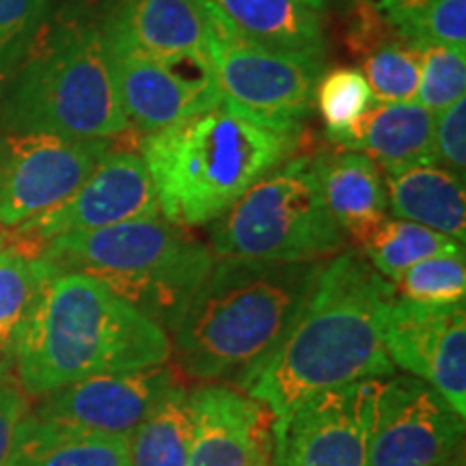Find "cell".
<instances>
[{"instance_id": "5b68a950", "label": "cell", "mask_w": 466, "mask_h": 466, "mask_svg": "<svg viewBox=\"0 0 466 466\" xmlns=\"http://www.w3.org/2000/svg\"><path fill=\"white\" fill-rule=\"evenodd\" d=\"M33 253L61 272L97 279L154 319L168 337L214 264L206 242L162 214L63 233L39 244Z\"/></svg>"}, {"instance_id": "e0dca14e", "label": "cell", "mask_w": 466, "mask_h": 466, "mask_svg": "<svg viewBox=\"0 0 466 466\" xmlns=\"http://www.w3.org/2000/svg\"><path fill=\"white\" fill-rule=\"evenodd\" d=\"M100 31L108 48L151 58L206 55L203 0H108Z\"/></svg>"}, {"instance_id": "ffe728a7", "label": "cell", "mask_w": 466, "mask_h": 466, "mask_svg": "<svg viewBox=\"0 0 466 466\" xmlns=\"http://www.w3.org/2000/svg\"><path fill=\"white\" fill-rule=\"evenodd\" d=\"M389 212L462 242L466 238L464 177L439 165H415L384 175Z\"/></svg>"}, {"instance_id": "44dd1931", "label": "cell", "mask_w": 466, "mask_h": 466, "mask_svg": "<svg viewBox=\"0 0 466 466\" xmlns=\"http://www.w3.org/2000/svg\"><path fill=\"white\" fill-rule=\"evenodd\" d=\"M229 25L266 48L288 55L324 56V25L302 0H208Z\"/></svg>"}, {"instance_id": "d6986e66", "label": "cell", "mask_w": 466, "mask_h": 466, "mask_svg": "<svg viewBox=\"0 0 466 466\" xmlns=\"http://www.w3.org/2000/svg\"><path fill=\"white\" fill-rule=\"evenodd\" d=\"M313 167L324 206L348 240L359 244L389 217L382 171L363 151H326L313 156Z\"/></svg>"}, {"instance_id": "30bf717a", "label": "cell", "mask_w": 466, "mask_h": 466, "mask_svg": "<svg viewBox=\"0 0 466 466\" xmlns=\"http://www.w3.org/2000/svg\"><path fill=\"white\" fill-rule=\"evenodd\" d=\"M110 147V141L9 132L0 141V229H15L66 201Z\"/></svg>"}, {"instance_id": "f35d334b", "label": "cell", "mask_w": 466, "mask_h": 466, "mask_svg": "<svg viewBox=\"0 0 466 466\" xmlns=\"http://www.w3.org/2000/svg\"><path fill=\"white\" fill-rule=\"evenodd\" d=\"M354 3H360V0H354Z\"/></svg>"}, {"instance_id": "ba28073f", "label": "cell", "mask_w": 466, "mask_h": 466, "mask_svg": "<svg viewBox=\"0 0 466 466\" xmlns=\"http://www.w3.org/2000/svg\"><path fill=\"white\" fill-rule=\"evenodd\" d=\"M206 55L220 106L270 127L300 137L322 78V58L266 48L238 33L208 0Z\"/></svg>"}, {"instance_id": "d590c367", "label": "cell", "mask_w": 466, "mask_h": 466, "mask_svg": "<svg viewBox=\"0 0 466 466\" xmlns=\"http://www.w3.org/2000/svg\"><path fill=\"white\" fill-rule=\"evenodd\" d=\"M302 3H307L309 7H313V9L322 11V9H324V5H326V0H302Z\"/></svg>"}, {"instance_id": "8fae6325", "label": "cell", "mask_w": 466, "mask_h": 466, "mask_svg": "<svg viewBox=\"0 0 466 466\" xmlns=\"http://www.w3.org/2000/svg\"><path fill=\"white\" fill-rule=\"evenodd\" d=\"M464 417L415 376L384 380L365 466H450L460 462Z\"/></svg>"}, {"instance_id": "e575fe53", "label": "cell", "mask_w": 466, "mask_h": 466, "mask_svg": "<svg viewBox=\"0 0 466 466\" xmlns=\"http://www.w3.org/2000/svg\"><path fill=\"white\" fill-rule=\"evenodd\" d=\"M9 365H11V359L5 357L3 352H0V384L5 382V378L9 374Z\"/></svg>"}, {"instance_id": "d4e9b609", "label": "cell", "mask_w": 466, "mask_h": 466, "mask_svg": "<svg viewBox=\"0 0 466 466\" xmlns=\"http://www.w3.org/2000/svg\"><path fill=\"white\" fill-rule=\"evenodd\" d=\"M52 272L55 266L20 242L0 248V352L5 357L11 359L17 330Z\"/></svg>"}, {"instance_id": "74e56055", "label": "cell", "mask_w": 466, "mask_h": 466, "mask_svg": "<svg viewBox=\"0 0 466 466\" xmlns=\"http://www.w3.org/2000/svg\"><path fill=\"white\" fill-rule=\"evenodd\" d=\"M450 466H460V462H456V464H450Z\"/></svg>"}, {"instance_id": "52a82bcc", "label": "cell", "mask_w": 466, "mask_h": 466, "mask_svg": "<svg viewBox=\"0 0 466 466\" xmlns=\"http://www.w3.org/2000/svg\"><path fill=\"white\" fill-rule=\"evenodd\" d=\"M348 236L324 206L311 156H291L209 225L214 258L324 261Z\"/></svg>"}, {"instance_id": "4fadbf2b", "label": "cell", "mask_w": 466, "mask_h": 466, "mask_svg": "<svg viewBox=\"0 0 466 466\" xmlns=\"http://www.w3.org/2000/svg\"><path fill=\"white\" fill-rule=\"evenodd\" d=\"M382 339L395 370L439 391L466 417V307L419 305L395 296L384 313Z\"/></svg>"}, {"instance_id": "4dcf8cb0", "label": "cell", "mask_w": 466, "mask_h": 466, "mask_svg": "<svg viewBox=\"0 0 466 466\" xmlns=\"http://www.w3.org/2000/svg\"><path fill=\"white\" fill-rule=\"evenodd\" d=\"M395 31L412 44H445L466 50V0H428Z\"/></svg>"}, {"instance_id": "f546056e", "label": "cell", "mask_w": 466, "mask_h": 466, "mask_svg": "<svg viewBox=\"0 0 466 466\" xmlns=\"http://www.w3.org/2000/svg\"><path fill=\"white\" fill-rule=\"evenodd\" d=\"M313 104L318 106L326 130L337 132L352 126L374 106L376 100L363 72L354 67H337L319 78Z\"/></svg>"}, {"instance_id": "2e32d148", "label": "cell", "mask_w": 466, "mask_h": 466, "mask_svg": "<svg viewBox=\"0 0 466 466\" xmlns=\"http://www.w3.org/2000/svg\"><path fill=\"white\" fill-rule=\"evenodd\" d=\"M192 445L186 466L272 464V412L225 382L190 391Z\"/></svg>"}, {"instance_id": "5bb4252c", "label": "cell", "mask_w": 466, "mask_h": 466, "mask_svg": "<svg viewBox=\"0 0 466 466\" xmlns=\"http://www.w3.org/2000/svg\"><path fill=\"white\" fill-rule=\"evenodd\" d=\"M108 55L127 126L143 137L220 106L208 55L173 61L115 48Z\"/></svg>"}, {"instance_id": "d6a6232c", "label": "cell", "mask_w": 466, "mask_h": 466, "mask_svg": "<svg viewBox=\"0 0 466 466\" xmlns=\"http://www.w3.org/2000/svg\"><path fill=\"white\" fill-rule=\"evenodd\" d=\"M28 412L31 408L26 393L9 384H0V466L9 464Z\"/></svg>"}, {"instance_id": "7a4b0ae2", "label": "cell", "mask_w": 466, "mask_h": 466, "mask_svg": "<svg viewBox=\"0 0 466 466\" xmlns=\"http://www.w3.org/2000/svg\"><path fill=\"white\" fill-rule=\"evenodd\" d=\"M171 354L154 319L97 279L55 268L17 330L11 363L22 391L44 398L91 376L165 365Z\"/></svg>"}, {"instance_id": "ac0fdd59", "label": "cell", "mask_w": 466, "mask_h": 466, "mask_svg": "<svg viewBox=\"0 0 466 466\" xmlns=\"http://www.w3.org/2000/svg\"><path fill=\"white\" fill-rule=\"evenodd\" d=\"M434 115L419 102L374 104L352 126L329 132L341 149L363 151L384 175L415 165H434Z\"/></svg>"}, {"instance_id": "484cf974", "label": "cell", "mask_w": 466, "mask_h": 466, "mask_svg": "<svg viewBox=\"0 0 466 466\" xmlns=\"http://www.w3.org/2000/svg\"><path fill=\"white\" fill-rule=\"evenodd\" d=\"M363 76L376 104L417 102L421 55L417 46L398 37L382 39L365 52Z\"/></svg>"}, {"instance_id": "3957f363", "label": "cell", "mask_w": 466, "mask_h": 466, "mask_svg": "<svg viewBox=\"0 0 466 466\" xmlns=\"http://www.w3.org/2000/svg\"><path fill=\"white\" fill-rule=\"evenodd\" d=\"M319 266L214 258L171 333L175 367L242 391L289 333Z\"/></svg>"}, {"instance_id": "1f68e13d", "label": "cell", "mask_w": 466, "mask_h": 466, "mask_svg": "<svg viewBox=\"0 0 466 466\" xmlns=\"http://www.w3.org/2000/svg\"><path fill=\"white\" fill-rule=\"evenodd\" d=\"M434 165L462 175L466 168V97L434 115Z\"/></svg>"}, {"instance_id": "836d02e7", "label": "cell", "mask_w": 466, "mask_h": 466, "mask_svg": "<svg viewBox=\"0 0 466 466\" xmlns=\"http://www.w3.org/2000/svg\"><path fill=\"white\" fill-rule=\"evenodd\" d=\"M367 3L374 5L387 17L389 25L398 28L406 20H410L412 15H417L428 5V0H367Z\"/></svg>"}, {"instance_id": "9a60e30c", "label": "cell", "mask_w": 466, "mask_h": 466, "mask_svg": "<svg viewBox=\"0 0 466 466\" xmlns=\"http://www.w3.org/2000/svg\"><path fill=\"white\" fill-rule=\"evenodd\" d=\"M179 380L171 363L85 378L44 395L33 417L102 436H130Z\"/></svg>"}, {"instance_id": "6da1fadb", "label": "cell", "mask_w": 466, "mask_h": 466, "mask_svg": "<svg viewBox=\"0 0 466 466\" xmlns=\"http://www.w3.org/2000/svg\"><path fill=\"white\" fill-rule=\"evenodd\" d=\"M393 299V283L359 250L343 248L324 259L289 333L242 391L261 401L279 425L313 395L391 378L395 365L382 322Z\"/></svg>"}, {"instance_id": "9c48e42d", "label": "cell", "mask_w": 466, "mask_h": 466, "mask_svg": "<svg viewBox=\"0 0 466 466\" xmlns=\"http://www.w3.org/2000/svg\"><path fill=\"white\" fill-rule=\"evenodd\" d=\"M387 378L330 389L272 428V466H365Z\"/></svg>"}, {"instance_id": "83f0119b", "label": "cell", "mask_w": 466, "mask_h": 466, "mask_svg": "<svg viewBox=\"0 0 466 466\" xmlns=\"http://www.w3.org/2000/svg\"><path fill=\"white\" fill-rule=\"evenodd\" d=\"M412 44V42H410ZM421 55L417 102L432 115L442 113L466 93V50L445 44H415Z\"/></svg>"}, {"instance_id": "8d00e7d4", "label": "cell", "mask_w": 466, "mask_h": 466, "mask_svg": "<svg viewBox=\"0 0 466 466\" xmlns=\"http://www.w3.org/2000/svg\"><path fill=\"white\" fill-rule=\"evenodd\" d=\"M5 244H7V231L0 229V248H3Z\"/></svg>"}, {"instance_id": "277c9868", "label": "cell", "mask_w": 466, "mask_h": 466, "mask_svg": "<svg viewBox=\"0 0 466 466\" xmlns=\"http://www.w3.org/2000/svg\"><path fill=\"white\" fill-rule=\"evenodd\" d=\"M296 149L299 137L217 106L143 137L138 154L162 217L192 229L218 220Z\"/></svg>"}, {"instance_id": "ab89813d", "label": "cell", "mask_w": 466, "mask_h": 466, "mask_svg": "<svg viewBox=\"0 0 466 466\" xmlns=\"http://www.w3.org/2000/svg\"><path fill=\"white\" fill-rule=\"evenodd\" d=\"M268 466H272V464H268Z\"/></svg>"}, {"instance_id": "603a6c76", "label": "cell", "mask_w": 466, "mask_h": 466, "mask_svg": "<svg viewBox=\"0 0 466 466\" xmlns=\"http://www.w3.org/2000/svg\"><path fill=\"white\" fill-rule=\"evenodd\" d=\"M192 445L190 391L182 382L127 436L130 466H186Z\"/></svg>"}, {"instance_id": "7c38bea8", "label": "cell", "mask_w": 466, "mask_h": 466, "mask_svg": "<svg viewBox=\"0 0 466 466\" xmlns=\"http://www.w3.org/2000/svg\"><path fill=\"white\" fill-rule=\"evenodd\" d=\"M158 214V199L141 154L110 147L74 195L15 227L14 238L22 247L35 250L63 233L102 229Z\"/></svg>"}, {"instance_id": "4316f807", "label": "cell", "mask_w": 466, "mask_h": 466, "mask_svg": "<svg viewBox=\"0 0 466 466\" xmlns=\"http://www.w3.org/2000/svg\"><path fill=\"white\" fill-rule=\"evenodd\" d=\"M395 296L419 305H456L466 296L464 253L434 255L419 261L393 283Z\"/></svg>"}, {"instance_id": "cb8c5ba5", "label": "cell", "mask_w": 466, "mask_h": 466, "mask_svg": "<svg viewBox=\"0 0 466 466\" xmlns=\"http://www.w3.org/2000/svg\"><path fill=\"white\" fill-rule=\"evenodd\" d=\"M359 253L378 275L395 283L408 268L434 255L464 253V244L428 227L401 218H384L360 240Z\"/></svg>"}, {"instance_id": "8992f818", "label": "cell", "mask_w": 466, "mask_h": 466, "mask_svg": "<svg viewBox=\"0 0 466 466\" xmlns=\"http://www.w3.org/2000/svg\"><path fill=\"white\" fill-rule=\"evenodd\" d=\"M0 124L78 141H115L127 132L100 25L66 22L37 39L5 97Z\"/></svg>"}, {"instance_id": "f1b7e54d", "label": "cell", "mask_w": 466, "mask_h": 466, "mask_svg": "<svg viewBox=\"0 0 466 466\" xmlns=\"http://www.w3.org/2000/svg\"><path fill=\"white\" fill-rule=\"evenodd\" d=\"M48 9L50 0H0V85L31 55Z\"/></svg>"}, {"instance_id": "7402d4cb", "label": "cell", "mask_w": 466, "mask_h": 466, "mask_svg": "<svg viewBox=\"0 0 466 466\" xmlns=\"http://www.w3.org/2000/svg\"><path fill=\"white\" fill-rule=\"evenodd\" d=\"M7 466H130L127 436L80 432L28 412Z\"/></svg>"}]
</instances>
